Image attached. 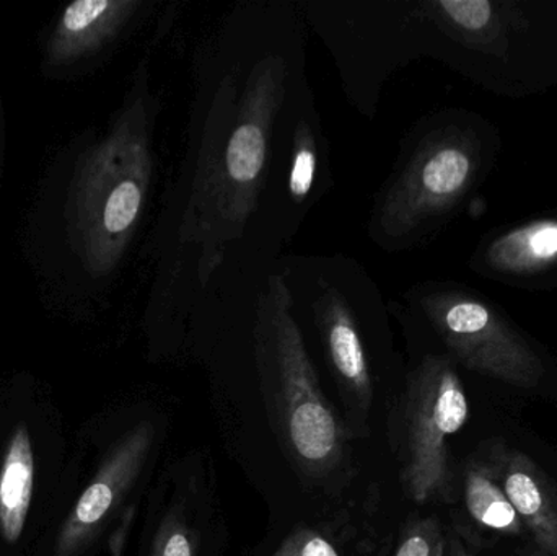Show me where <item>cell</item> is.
<instances>
[{"mask_svg": "<svg viewBox=\"0 0 557 556\" xmlns=\"http://www.w3.org/2000/svg\"><path fill=\"white\" fill-rule=\"evenodd\" d=\"M257 365L268 421L307 490L334 493L352 477L357 434L324 394L294 317L284 276H271L258 310Z\"/></svg>", "mask_w": 557, "mask_h": 556, "instance_id": "obj_1", "label": "cell"}, {"mask_svg": "<svg viewBox=\"0 0 557 556\" xmlns=\"http://www.w3.org/2000/svg\"><path fill=\"white\" fill-rule=\"evenodd\" d=\"M152 120L134 97L107 136L75 170L67 202L72 245L91 276H107L123 260L152 180Z\"/></svg>", "mask_w": 557, "mask_h": 556, "instance_id": "obj_2", "label": "cell"}, {"mask_svg": "<svg viewBox=\"0 0 557 556\" xmlns=\"http://www.w3.org/2000/svg\"><path fill=\"white\" fill-rule=\"evenodd\" d=\"M470 420V400L448 356H425L406 379L386 421L399 483L419 506L455 505L458 477L450 441Z\"/></svg>", "mask_w": 557, "mask_h": 556, "instance_id": "obj_3", "label": "cell"}, {"mask_svg": "<svg viewBox=\"0 0 557 556\" xmlns=\"http://www.w3.org/2000/svg\"><path fill=\"white\" fill-rule=\"evenodd\" d=\"M285 91V62L261 59L245 85L237 121L206 199L205 221L224 240L238 237L258 208L267 178L271 133ZM212 235V237H214Z\"/></svg>", "mask_w": 557, "mask_h": 556, "instance_id": "obj_4", "label": "cell"}, {"mask_svg": "<svg viewBox=\"0 0 557 556\" xmlns=\"http://www.w3.org/2000/svg\"><path fill=\"white\" fill-rule=\"evenodd\" d=\"M421 304L458 365L522 391L542 385V358L486 304L457 293L432 294Z\"/></svg>", "mask_w": 557, "mask_h": 556, "instance_id": "obj_5", "label": "cell"}, {"mask_svg": "<svg viewBox=\"0 0 557 556\" xmlns=\"http://www.w3.org/2000/svg\"><path fill=\"white\" fill-rule=\"evenodd\" d=\"M157 443L156 423L143 420L111 444L59 529L52 556L87 555L111 522L134 509L127 503L149 472Z\"/></svg>", "mask_w": 557, "mask_h": 556, "instance_id": "obj_6", "label": "cell"}, {"mask_svg": "<svg viewBox=\"0 0 557 556\" xmlns=\"http://www.w3.org/2000/svg\"><path fill=\"white\" fill-rule=\"evenodd\" d=\"M474 159L461 137L428 140L389 186L379 209L386 237H405L425 221L454 208L470 186Z\"/></svg>", "mask_w": 557, "mask_h": 556, "instance_id": "obj_7", "label": "cell"}, {"mask_svg": "<svg viewBox=\"0 0 557 556\" xmlns=\"http://www.w3.org/2000/svg\"><path fill=\"white\" fill-rule=\"evenodd\" d=\"M314 317L326 349L327 362L346 407L354 433L367 427L375 400L372 369L349 304L333 287L314 302Z\"/></svg>", "mask_w": 557, "mask_h": 556, "instance_id": "obj_8", "label": "cell"}, {"mask_svg": "<svg viewBox=\"0 0 557 556\" xmlns=\"http://www.w3.org/2000/svg\"><path fill=\"white\" fill-rule=\"evenodd\" d=\"M483 450L536 548L545 555L557 556L555 480L532 457L504 441H490Z\"/></svg>", "mask_w": 557, "mask_h": 556, "instance_id": "obj_9", "label": "cell"}, {"mask_svg": "<svg viewBox=\"0 0 557 556\" xmlns=\"http://www.w3.org/2000/svg\"><path fill=\"white\" fill-rule=\"evenodd\" d=\"M370 503L337 509L324 518L300 522L282 539L271 556H389L392 535L370 524Z\"/></svg>", "mask_w": 557, "mask_h": 556, "instance_id": "obj_10", "label": "cell"}, {"mask_svg": "<svg viewBox=\"0 0 557 556\" xmlns=\"http://www.w3.org/2000/svg\"><path fill=\"white\" fill-rule=\"evenodd\" d=\"M143 7L140 0H77L65 7L49 38L52 64H67L100 51Z\"/></svg>", "mask_w": 557, "mask_h": 556, "instance_id": "obj_11", "label": "cell"}, {"mask_svg": "<svg viewBox=\"0 0 557 556\" xmlns=\"http://www.w3.org/2000/svg\"><path fill=\"white\" fill-rule=\"evenodd\" d=\"M36 447L25 420L16 421L0 449V541L22 542L35 498Z\"/></svg>", "mask_w": 557, "mask_h": 556, "instance_id": "obj_12", "label": "cell"}, {"mask_svg": "<svg viewBox=\"0 0 557 556\" xmlns=\"http://www.w3.org/2000/svg\"><path fill=\"white\" fill-rule=\"evenodd\" d=\"M212 503L205 485L182 483L160 515L149 556H205L214 522Z\"/></svg>", "mask_w": 557, "mask_h": 556, "instance_id": "obj_13", "label": "cell"}, {"mask_svg": "<svg viewBox=\"0 0 557 556\" xmlns=\"http://www.w3.org/2000/svg\"><path fill=\"white\" fill-rule=\"evenodd\" d=\"M460 479L458 498L463 503L468 519L478 529L496 532L504 538L529 535L512 503L500 489L484 450H476L465 460Z\"/></svg>", "mask_w": 557, "mask_h": 556, "instance_id": "obj_14", "label": "cell"}, {"mask_svg": "<svg viewBox=\"0 0 557 556\" xmlns=\"http://www.w3.org/2000/svg\"><path fill=\"white\" fill-rule=\"evenodd\" d=\"M557 260V221L533 222L497 238L487 261L503 273L525 274Z\"/></svg>", "mask_w": 557, "mask_h": 556, "instance_id": "obj_15", "label": "cell"}, {"mask_svg": "<svg viewBox=\"0 0 557 556\" xmlns=\"http://www.w3.org/2000/svg\"><path fill=\"white\" fill-rule=\"evenodd\" d=\"M389 556H447V529L437 516L411 515L403 522Z\"/></svg>", "mask_w": 557, "mask_h": 556, "instance_id": "obj_16", "label": "cell"}, {"mask_svg": "<svg viewBox=\"0 0 557 556\" xmlns=\"http://www.w3.org/2000/svg\"><path fill=\"white\" fill-rule=\"evenodd\" d=\"M317 178V143L310 124L300 121L295 127L288 193L295 202L305 201Z\"/></svg>", "mask_w": 557, "mask_h": 556, "instance_id": "obj_17", "label": "cell"}, {"mask_svg": "<svg viewBox=\"0 0 557 556\" xmlns=\"http://www.w3.org/2000/svg\"><path fill=\"white\" fill-rule=\"evenodd\" d=\"M432 15L463 33L484 32L493 22V3L487 0H438L432 2Z\"/></svg>", "mask_w": 557, "mask_h": 556, "instance_id": "obj_18", "label": "cell"}, {"mask_svg": "<svg viewBox=\"0 0 557 556\" xmlns=\"http://www.w3.org/2000/svg\"><path fill=\"white\" fill-rule=\"evenodd\" d=\"M134 509L133 511L127 512L124 516L123 521H121L120 528L113 532L111 535V556H123L124 551V542H126L127 532H129L131 522H133Z\"/></svg>", "mask_w": 557, "mask_h": 556, "instance_id": "obj_19", "label": "cell"}, {"mask_svg": "<svg viewBox=\"0 0 557 556\" xmlns=\"http://www.w3.org/2000/svg\"><path fill=\"white\" fill-rule=\"evenodd\" d=\"M447 556H474L467 541H463L454 529H447Z\"/></svg>", "mask_w": 557, "mask_h": 556, "instance_id": "obj_20", "label": "cell"}, {"mask_svg": "<svg viewBox=\"0 0 557 556\" xmlns=\"http://www.w3.org/2000/svg\"><path fill=\"white\" fill-rule=\"evenodd\" d=\"M530 556H548V555L543 554L542 551H539V548H536V551H533L532 554H530Z\"/></svg>", "mask_w": 557, "mask_h": 556, "instance_id": "obj_21", "label": "cell"}]
</instances>
